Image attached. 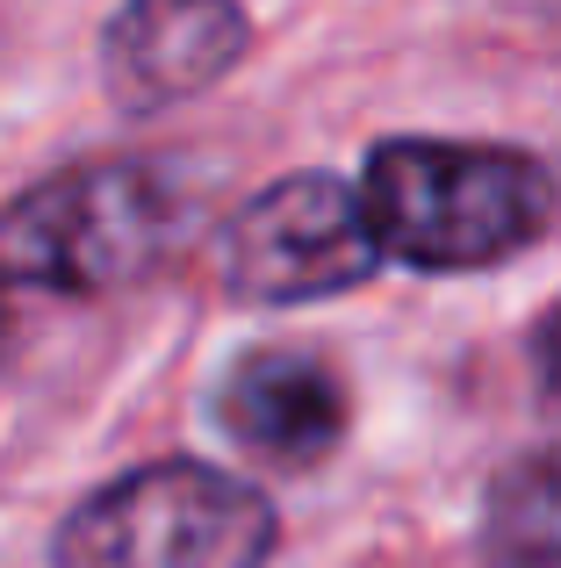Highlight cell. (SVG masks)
Here are the masks:
<instances>
[{"label":"cell","mask_w":561,"mask_h":568,"mask_svg":"<svg viewBox=\"0 0 561 568\" xmlns=\"http://www.w3.org/2000/svg\"><path fill=\"white\" fill-rule=\"evenodd\" d=\"M360 202L389 260L418 274H482L526 252L561 209L548 159L468 138H381L367 152Z\"/></svg>","instance_id":"obj_1"},{"label":"cell","mask_w":561,"mask_h":568,"mask_svg":"<svg viewBox=\"0 0 561 568\" xmlns=\"http://www.w3.org/2000/svg\"><path fill=\"white\" fill-rule=\"evenodd\" d=\"M187 231V187L152 159H80L0 209V288L109 295L144 281Z\"/></svg>","instance_id":"obj_2"},{"label":"cell","mask_w":561,"mask_h":568,"mask_svg":"<svg viewBox=\"0 0 561 568\" xmlns=\"http://www.w3.org/2000/svg\"><path fill=\"white\" fill-rule=\"evenodd\" d=\"M280 511L216 460H137L65 511L51 568H267Z\"/></svg>","instance_id":"obj_3"},{"label":"cell","mask_w":561,"mask_h":568,"mask_svg":"<svg viewBox=\"0 0 561 568\" xmlns=\"http://www.w3.org/2000/svg\"><path fill=\"white\" fill-rule=\"evenodd\" d=\"M381 260L389 252L375 237L360 181H338L324 166L267 181L216 231V281H224L231 303L253 310H295V303L346 295L360 281H375Z\"/></svg>","instance_id":"obj_4"},{"label":"cell","mask_w":561,"mask_h":568,"mask_svg":"<svg viewBox=\"0 0 561 568\" xmlns=\"http://www.w3.org/2000/svg\"><path fill=\"white\" fill-rule=\"evenodd\" d=\"M245 43L253 22L238 0H123L101 22V87L115 109L152 115L238 72Z\"/></svg>","instance_id":"obj_5"},{"label":"cell","mask_w":561,"mask_h":568,"mask_svg":"<svg viewBox=\"0 0 561 568\" xmlns=\"http://www.w3.org/2000/svg\"><path fill=\"white\" fill-rule=\"evenodd\" d=\"M346 382L303 346L238 353L224 375V396H216V425L274 468H317L346 439Z\"/></svg>","instance_id":"obj_6"},{"label":"cell","mask_w":561,"mask_h":568,"mask_svg":"<svg viewBox=\"0 0 561 568\" xmlns=\"http://www.w3.org/2000/svg\"><path fill=\"white\" fill-rule=\"evenodd\" d=\"M482 568H561V439L490 475Z\"/></svg>","instance_id":"obj_7"},{"label":"cell","mask_w":561,"mask_h":568,"mask_svg":"<svg viewBox=\"0 0 561 568\" xmlns=\"http://www.w3.org/2000/svg\"><path fill=\"white\" fill-rule=\"evenodd\" d=\"M533 375L561 396V295L540 310V324H533Z\"/></svg>","instance_id":"obj_8"},{"label":"cell","mask_w":561,"mask_h":568,"mask_svg":"<svg viewBox=\"0 0 561 568\" xmlns=\"http://www.w3.org/2000/svg\"><path fill=\"white\" fill-rule=\"evenodd\" d=\"M8 332H14V317H8V303H0V346H8Z\"/></svg>","instance_id":"obj_9"}]
</instances>
